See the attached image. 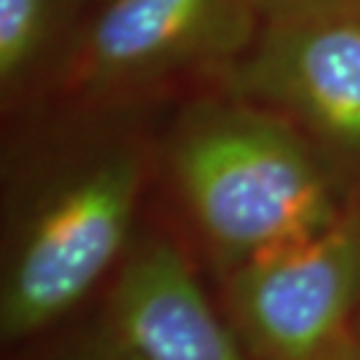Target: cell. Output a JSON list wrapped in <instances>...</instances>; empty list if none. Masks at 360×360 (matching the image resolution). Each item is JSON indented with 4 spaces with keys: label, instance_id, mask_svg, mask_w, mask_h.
Returning <instances> with one entry per match:
<instances>
[{
    "label": "cell",
    "instance_id": "6da1fadb",
    "mask_svg": "<svg viewBox=\"0 0 360 360\" xmlns=\"http://www.w3.org/2000/svg\"><path fill=\"white\" fill-rule=\"evenodd\" d=\"M3 238L0 339L16 347L59 326L117 275L158 176L150 112H43Z\"/></svg>",
    "mask_w": 360,
    "mask_h": 360
},
{
    "label": "cell",
    "instance_id": "7a4b0ae2",
    "mask_svg": "<svg viewBox=\"0 0 360 360\" xmlns=\"http://www.w3.org/2000/svg\"><path fill=\"white\" fill-rule=\"evenodd\" d=\"M158 176L214 278L328 230L358 193L283 117L221 89L174 102Z\"/></svg>",
    "mask_w": 360,
    "mask_h": 360
},
{
    "label": "cell",
    "instance_id": "3957f363",
    "mask_svg": "<svg viewBox=\"0 0 360 360\" xmlns=\"http://www.w3.org/2000/svg\"><path fill=\"white\" fill-rule=\"evenodd\" d=\"M259 25V0H94L35 115L153 112L217 89Z\"/></svg>",
    "mask_w": 360,
    "mask_h": 360
},
{
    "label": "cell",
    "instance_id": "277c9868",
    "mask_svg": "<svg viewBox=\"0 0 360 360\" xmlns=\"http://www.w3.org/2000/svg\"><path fill=\"white\" fill-rule=\"evenodd\" d=\"M217 283L251 360H360V203Z\"/></svg>",
    "mask_w": 360,
    "mask_h": 360
},
{
    "label": "cell",
    "instance_id": "5b68a950",
    "mask_svg": "<svg viewBox=\"0 0 360 360\" xmlns=\"http://www.w3.org/2000/svg\"><path fill=\"white\" fill-rule=\"evenodd\" d=\"M217 89L291 123L360 198V8L262 16Z\"/></svg>",
    "mask_w": 360,
    "mask_h": 360
},
{
    "label": "cell",
    "instance_id": "8992f818",
    "mask_svg": "<svg viewBox=\"0 0 360 360\" xmlns=\"http://www.w3.org/2000/svg\"><path fill=\"white\" fill-rule=\"evenodd\" d=\"M107 321L142 360H251L193 259L168 235H142L110 285Z\"/></svg>",
    "mask_w": 360,
    "mask_h": 360
},
{
    "label": "cell",
    "instance_id": "52a82bcc",
    "mask_svg": "<svg viewBox=\"0 0 360 360\" xmlns=\"http://www.w3.org/2000/svg\"><path fill=\"white\" fill-rule=\"evenodd\" d=\"M86 0H0V107L35 115L75 43Z\"/></svg>",
    "mask_w": 360,
    "mask_h": 360
},
{
    "label": "cell",
    "instance_id": "ba28073f",
    "mask_svg": "<svg viewBox=\"0 0 360 360\" xmlns=\"http://www.w3.org/2000/svg\"><path fill=\"white\" fill-rule=\"evenodd\" d=\"M53 360H142V355L115 331V326L102 318L91 331L77 336Z\"/></svg>",
    "mask_w": 360,
    "mask_h": 360
},
{
    "label": "cell",
    "instance_id": "9c48e42d",
    "mask_svg": "<svg viewBox=\"0 0 360 360\" xmlns=\"http://www.w3.org/2000/svg\"><path fill=\"white\" fill-rule=\"evenodd\" d=\"M262 16L302 11H334V8H360V0H259Z\"/></svg>",
    "mask_w": 360,
    "mask_h": 360
},
{
    "label": "cell",
    "instance_id": "30bf717a",
    "mask_svg": "<svg viewBox=\"0 0 360 360\" xmlns=\"http://www.w3.org/2000/svg\"><path fill=\"white\" fill-rule=\"evenodd\" d=\"M86 3H89V6H91V3H94V0H86Z\"/></svg>",
    "mask_w": 360,
    "mask_h": 360
}]
</instances>
